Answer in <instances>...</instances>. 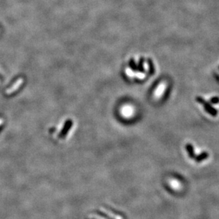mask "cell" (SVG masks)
Masks as SVG:
<instances>
[{
    "label": "cell",
    "instance_id": "52a82bcc",
    "mask_svg": "<svg viewBox=\"0 0 219 219\" xmlns=\"http://www.w3.org/2000/svg\"><path fill=\"white\" fill-rule=\"evenodd\" d=\"M3 121H3L2 118H0V126H1V125L2 124V123H3Z\"/></svg>",
    "mask_w": 219,
    "mask_h": 219
},
{
    "label": "cell",
    "instance_id": "6da1fadb",
    "mask_svg": "<svg viewBox=\"0 0 219 219\" xmlns=\"http://www.w3.org/2000/svg\"><path fill=\"white\" fill-rule=\"evenodd\" d=\"M121 113L123 116L126 117V118H131L134 114V109L131 106L126 105L121 108Z\"/></svg>",
    "mask_w": 219,
    "mask_h": 219
},
{
    "label": "cell",
    "instance_id": "8992f818",
    "mask_svg": "<svg viewBox=\"0 0 219 219\" xmlns=\"http://www.w3.org/2000/svg\"><path fill=\"white\" fill-rule=\"evenodd\" d=\"M90 218H95V219H106L105 218H104L103 216H99V215H97V214H90V215L89 216Z\"/></svg>",
    "mask_w": 219,
    "mask_h": 219
},
{
    "label": "cell",
    "instance_id": "5b68a950",
    "mask_svg": "<svg viewBox=\"0 0 219 219\" xmlns=\"http://www.w3.org/2000/svg\"><path fill=\"white\" fill-rule=\"evenodd\" d=\"M100 211H101L103 213H104V214H105L106 215H107L108 216L111 217V218H112L114 219H123L122 217L121 216L116 215V214H114V213L111 212L110 211L107 210V209H104V208H101V209H100Z\"/></svg>",
    "mask_w": 219,
    "mask_h": 219
},
{
    "label": "cell",
    "instance_id": "7a4b0ae2",
    "mask_svg": "<svg viewBox=\"0 0 219 219\" xmlns=\"http://www.w3.org/2000/svg\"><path fill=\"white\" fill-rule=\"evenodd\" d=\"M23 82H24V80H23V78H19V79H18L14 83V84L12 86V87H9L8 89L6 90V94H7V95H11V94L16 92L18 88L22 85Z\"/></svg>",
    "mask_w": 219,
    "mask_h": 219
},
{
    "label": "cell",
    "instance_id": "277c9868",
    "mask_svg": "<svg viewBox=\"0 0 219 219\" xmlns=\"http://www.w3.org/2000/svg\"><path fill=\"white\" fill-rule=\"evenodd\" d=\"M169 185L171 187L175 190L179 191L182 189V184L178 181V180H175V179H171L169 181Z\"/></svg>",
    "mask_w": 219,
    "mask_h": 219
},
{
    "label": "cell",
    "instance_id": "3957f363",
    "mask_svg": "<svg viewBox=\"0 0 219 219\" xmlns=\"http://www.w3.org/2000/svg\"><path fill=\"white\" fill-rule=\"evenodd\" d=\"M166 85L164 83H161L160 84V86L158 87V89H156V91L155 92L154 94V96H155V99H159L162 96H163V93H164L165 90Z\"/></svg>",
    "mask_w": 219,
    "mask_h": 219
}]
</instances>
